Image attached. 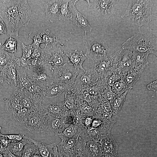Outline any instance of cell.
<instances>
[{
  "instance_id": "obj_1",
  "label": "cell",
  "mask_w": 157,
  "mask_h": 157,
  "mask_svg": "<svg viewBox=\"0 0 157 157\" xmlns=\"http://www.w3.org/2000/svg\"><path fill=\"white\" fill-rule=\"evenodd\" d=\"M31 17L27 0H0V17L10 36L18 37L19 29L28 25Z\"/></svg>"
},
{
  "instance_id": "obj_2",
  "label": "cell",
  "mask_w": 157,
  "mask_h": 157,
  "mask_svg": "<svg viewBox=\"0 0 157 157\" xmlns=\"http://www.w3.org/2000/svg\"><path fill=\"white\" fill-rule=\"evenodd\" d=\"M153 5L151 0H131L121 17L140 29L151 21Z\"/></svg>"
},
{
  "instance_id": "obj_3",
  "label": "cell",
  "mask_w": 157,
  "mask_h": 157,
  "mask_svg": "<svg viewBox=\"0 0 157 157\" xmlns=\"http://www.w3.org/2000/svg\"><path fill=\"white\" fill-rule=\"evenodd\" d=\"M122 49L157 56V38L153 34L140 30L123 43Z\"/></svg>"
},
{
  "instance_id": "obj_4",
  "label": "cell",
  "mask_w": 157,
  "mask_h": 157,
  "mask_svg": "<svg viewBox=\"0 0 157 157\" xmlns=\"http://www.w3.org/2000/svg\"><path fill=\"white\" fill-rule=\"evenodd\" d=\"M83 42L86 51L85 54L93 67L116 51L112 49L104 41L88 38L87 35L83 36Z\"/></svg>"
},
{
  "instance_id": "obj_5",
  "label": "cell",
  "mask_w": 157,
  "mask_h": 157,
  "mask_svg": "<svg viewBox=\"0 0 157 157\" xmlns=\"http://www.w3.org/2000/svg\"><path fill=\"white\" fill-rule=\"evenodd\" d=\"M48 112L45 108L36 110H29L21 125L31 133L37 134L46 132L48 125Z\"/></svg>"
},
{
  "instance_id": "obj_6",
  "label": "cell",
  "mask_w": 157,
  "mask_h": 157,
  "mask_svg": "<svg viewBox=\"0 0 157 157\" xmlns=\"http://www.w3.org/2000/svg\"><path fill=\"white\" fill-rule=\"evenodd\" d=\"M30 80L46 89L54 81L51 70L47 64L25 69Z\"/></svg>"
},
{
  "instance_id": "obj_7",
  "label": "cell",
  "mask_w": 157,
  "mask_h": 157,
  "mask_svg": "<svg viewBox=\"0 0 157 157\" xmlns=\"http://www.w3.org/2000/svg\"><path fill=\"white\" fill-rule=\"evenodd\" d=\"M60 44H49L42 49L43 58L44 64H48L51 67H56L63 65L69 62L65 55Z\"/></svg>"
},
{
  "instance_id": "obj_8",
  "label": "cell",
  "mask_w": 157,
  "mask_h": 157,
  "mask_svg": "<svg viewBox=\"0 0 157 157\" xmlns=\"http://www.w3.org/2000/svg\"><path fill=\"white\" fill-rule=\"evenodd\" d=\"M49 66L55 83L64 84L69 86L75 83L78 75V71L70 61L58 67Z\"/></svg>"
},
{
  "instance_id": "obj_9",
  "label": "cell",
  "mask_w": 157,
  "mask_h": 157,
  "mask_svg": "<svg viewBox=\"0 0 157 157\" xmlns=\"http://www.w3.org/2000/svg\"><path fill=\"white\" fill-rule=\"evenodd\" d=\"M48 125L46 133L49 135L55 136L62 132L71 124H72V113L63 117L50 116L48 114Z\"/></svg>"
},
{
  "instance_id": "obj_10",
  "label": "cell",
  "mask_w": 157,
  "mask_h": 157,
  "mask_svg": "<svg viewBox=\"0 0 157 157\" xmlns=\"http://www.w3.org/2000/svg\"><path fill=\"white\" fill-rule=\"evenodd\" d=\"M28 39L33 40V42L31 45L33 47H40V44L42 43L45 44V46L52 44H60L64 45L59 38L50 33L48 29L41 32L30 33Z\"/></svg>"
},
{
  "instance_id": "obj_11",
  "label": "cell",
  "mask_w": 157,
  "mask_h": 157,
  "mask_svg": "<svg viewBox=\"0 0 157 157\" xmlns=\"http://www.w3.org/2000/svg\"><path fill=\"white\" fill-rule=\"evenodd\" d=\"M132 51L127 49L118 50L115 61L114 71L121 72L123 75L132 67Z\"/></svg>"
},
{
  "instance_id": "obj_12",
  "label": "cell",
  "mask_w": 157,
  "mask_h": 157,
  "mask_svg": "<svg viewBox=\"0 0 157 157\" xmlns=\"http://www.w3.org/2000/svg\"><path fill=\"white\" fill-rule=\"evenodd\" d=\"M78 0H70L69 4L71 10L70 20L78 27L84 31L85 34L91 32L92 28L85 15L79 11L76 8L75 4Z\"/></svg>"
},
{
  "instance_id": "obj_13",
  "label": "cell",
  "mask_w": 157,
  "mask_h": 157,
  "mask_svg": "<svg viewBox=\"0 0 157 157\" xmlns=\"http://www.w3.org/2000/svg\"><path fill=\"white\" fill-rule=\"evenodd\" d=\"M118 51H116L93 67L97 72L100 79L108 77L114 72L115 59Z\"/></svg>"
},
{
  "instance_id": "obj_14",
  "label": "cell",
  "mask_w": 157,
  "mask_h": 157,
  "mask_svg": "<svg viewBox=\"0 0 157 157\" xmlns=\"http://www.w3.org/2000/svg\"><path fill=\"white\" fill-rule=\"evenodd\" d=\"M99 142L101 145L103 156L105 157L117 156L118 144L110 133L102 135Z\"/></svg>"
},
{
  "instance_id": "obj_15",
  "label": "cell",
  "mask_w": 157,
  "mask_h": 157,
  "mask_svg": "<svg viewBox=\"0 0 157 157\" xmlns=\"http://www.w3.org/2000/svg\"><path fill=\"white\" fill-rule=\"evenodd\" d=\"M60 0H46L44 3L45 16L53 22L59 18Z\"/></svg>"
},
{
  "instance_id": "obj_16",
  "label": "cell",
  "mask_w": 157,
  "mask_h": 157,
  "mask_svg": "<svg viewBox=\"0 0 157 157\" xmlns=\"http://www.w3.org/2000/svg\"><path fill=\"white\" fill-rule=\"evenodd\" d=\"M64 53L74 68L78 71L79 70L85 71L82 65L87 58L82 51H78L77 49L64 50Z\"/></svg>"
},
{
  "instance_id": "obj_17",
  "label": "cell",
  "mask_w": 157,
  "mask_h": 157,
  "mask_svg": "<svg viewBox=\"0 0 157 157\" xmlns=\"http://www.w3.org/2000/svg\"><path fill=\"white\" fill-rule=\"evenodd\" d=\"M78 75L80 82L86 85H94L96 84L100 79L94 67L85 71H78Z\"/></svg>"
},
{
  "instance_id": "obj_18",
  "label": "cell",
  "mask_w": 157,
  "mask_h": 157,
  "mask_svg": "<svg viewBox=\"0 0 157 157\" xmlns=\"http://www.w3.org/2000/svg\"><path fill=\"white\" fill-rule=\"evenodd\" d=\"M46 106L48 114L53 117H63L70 115L72 112L66 107L63 102L51 103Z\"/></svg>"
},
{
  "instance_id": "obj_19",
  "label": "cell",
  "mask_w": 157,
  "mask_h": 157,
  "mask_svg": "<svg viewBox=\"0 0 157 157\" xmlns=\"http://www.w3.org/2000/svg\"><path fill=\"white\" fill-rule=\"evenodd\" d=\"M78 137L61 141L57 144L58 151L64 157H73Z\"/></svg>"
},
{
  "instance_id": "obj_20",
  "label": "cell",
  "mask_w": 157,
  "mask_h": 157,
  "mask_svg": "<svg viewBox=\"0 0 157 157\" xmlns=\"http://www.w3.org/2000/svg\"><path fill=\"white\" fill-rule=\"evenodd\" d=\"M70 86L62 83L54 82L46 89L45 97L53 99L60 95L64 91L68 90Z\"/></svg>"
},
{
  "instance_id": "obj_21",
  "label": "cell",
  "mask_w": 157,
  "mask_h": 157,
  "mask_svg": "<svg viewBox=\"0 0 157 157\" xmlns=\"http://www.w3.org/2000/svg\"><path fill=\"white\" fill-rule=\"evenodd\" d=\"M133 62L131 67L143 71L149 64V54L146 53L132 51Z\"/></svg>"
},
{
  "instance_id": "obj_22",
  "label": "cell",
  "mask_w": 157,
  "mask_h": 157,
  "mask_svg": "<svg viewBox=\"0 0 157 157\" xmlns=\"http://www.w3.org/2000/svg\"><path fill=\"white\" fill-rule=\"evenodd\" d=\"M143 72L131 67L123 75V79L130 90L133 89Z\"/></svg>"
},
{
  "instance_id": "obj_23",
  "label": "cell",
  "mask_w": 157,
  "mask_h": 157,
  "mask_svg": "<svg viewBox=\"0 0 157 157\" xmlns=\"http://www.w3.org/2000/svg\"><path fill=\"white\" fill-rule=\"evenodd\" d=\"M30 141L38 147L39 152L42 157H53L54 148L55 143L47 144L33 140L28 136Z\"/></svg>"
},
{
  "instance_id": "obj_24",
  "label": "cell",
  "mask_w": 157,
  "mask_h": 157,
  "mask_svg": "<svg viewBox=\"0 0 157 157\" xmlns=\"http://www.w3.org/2000/svg\"><path fill=\"white\" fill-rule=\"evenodd\" d=\"M81 132V130L78 127L71 124L67 127L61 133L55 136L60 138L61 141H66L69 139L78 138Z\"/></svg>"
},
{
  "instance_id": "obj_25",
  "label": "cell",
  "mask_w": 157,
  "mask_h": 157,
  "mask_svg": "<svg viewBox=\"0 0 157 157\" xmlns=\"http://www.w3.org/2000/svg\"><path fill=\"white\" fill-rule=\"evenodd\" d=\"M86 157H101L103 156L101 145L99 142L89 140L85 146Z\"/></svg>"
},
{
  "instance_id": "obj_26",
  "label": "cell",
  "mask_w": 157,
  "mask_h": 157,
  "mask_svg": "<svg viewBox=\"0 0 157 157\" xmlns=\"http://www.w3.org/2000/svg\"><path fill=\"white\" fill-rule=\"evenodd\" d=\"M95 9L97 12L102 15H106L109 14L115 2L114 0H96Z\"/></svg>"
},
{
  "instance_id": "obj_27",
  "label": "cell",
  "mask_w": 157,
  "mask_h": 157,
  "mask_svg": "<svg viewBox=\"0 0 157 157\" xmlns=\"http://www.w3.org/2000/svg\"><path fill=\"white\" fill-rule=\"evenodd\" d=\"M2 72L8 81L15 88L17 86V69L11 63L1 69Z\"/></svg>"
},
{
  "instance_id": "obj_28",
  "label": "cell",
  "mask_w": 157,
  "mask_h": 157,
  "mask_svg": "<svg viewBox=\"0 0 157 157\" xmlns=\"http://www.w3.org/2000/svg\"><path fill=\"white\" fill-rule=\"evenodd\" d=\"M28 140L27 136L24 135L21 141L10 142L8 149L14 154L20 157L22 156L24 146Z\"/></svg>"
},
{
  "instance_id": "obj_29",
  "label": "cell",
  "mask_w": 157,
  "mask_h": 157,
  "mask_svg": "<svg viewBox=\"0 0 157 157\" xmlns=\"http://www.w3.org/2000/svg\"><path fill=\"white\" fill-rule=\"evenodd\" d=\"M17 86L15 88L23 90L26 89L29 85L31 80L28 78L25 69L20 72L17 70Z\"/></svg>"
},
{
  "instance_id": "obj_30",
  "label": "cell",
  "mask_w": 157,
  "mask_h": 157,
  "mask_svg": "<svg viewBox=\"0 0 157 157\" xmlns=\"http://www.w3.org/2000/svg\"><path fill=\"white\" fill-rule=\"evenodd\" d=\"M129 90L120 95H117L110 103L111 110L114 113L118 114L120 111L125 100L126 95Z\"/></svg>"
},
{
  "instance_id": "obj_31",
  "label": "cell",
  "mask_w": 157,
  "mask_h": 157,
  "mask_svg": "<svg viewBox=\"0 0 157 157\" xmlns=\"http://www.w3.org/2000/svg\"><path fill=\"white\" fill-rule=\"evenodd\" d=\"M70 0H60L59 19L64 21L70 20L71 13L69 3Z\"/></svg>"
},
{
  "instance_id": "obj_32",
  "label": "cell",
  "mask_w": 157,
  "mask_h": 157,
  "mask_svg": "<svg viewBox=\"0 0 157 157\" xmlns=\"http://www.w3.org/2000/svg\"><path fill=\"white\" fill-rule=\"evenodd\" d=\"M24 89L30 94L40 95L42 99L45 97L46 89L31 81L27 87Z\"/></svg>"
},
{
  "instance_id": "obj_33",
  "label": "cell",
  "mask_w": 157,
  "mask_h": 157,
  "mask_svg": "<svg viewBox=\"0 0 157 157\" xmlns=\"http://www.w3.org/2000/svg\"><path fill=\"white\" fill-rule=\"evenodd\" d=\"M112 91L117 95H120L130 90L122 78L117 81L111 87Z\"/></svg>"
},
{
  "instance_id": "obj_34",
  "label": "cell",
  "mask_w": 157,
  "mask_h": 157,
  "mask_svg": "<svg viewBox=\"0 0 157 157\" xmlns=\"http://www.w3.org/2000/svg\"><path fill=\"white\" fill-rule=\"evenodd\" d=\"M28 142L24 147L21 157H32V156L39 152L37 147L31 142L28 138Z\"/></svg>"
},
{
  "instance_id": "obj_35",
  "label": "cell",
  "mask_w": 157,
  "mask_h": 157,
  "mask_svg": "<svg viewBox=\"0 0 157 157\" xmlns=\"http://www.w3.org/2000/svg\"><path fill=\"white\" fill-rule=\"evenodd\" d=\"M10 63L12 64L17 70L19 69H26L28 66L27 60L22 57H17L13 54Z\"/></svg>"
},
{
  "instance_id": "obj_36",
  "label": "cell",
  "mask_w": 157,
  "mask_h": 157,
  "mask_svg": "<svg viewBox=\"0 0 157 157\" xmlns=\"http://www.w3.org/2000/svg\"><path fill=\"white\" fill-rule=\"evenodd\" d=\"M17 41L14 38L10 37L6 40L4 44L2 46L4 50L12 54L15 53L17 51Z\"/></svg>"
},
{
  "instance_id": "obj_37",
  "label": "cell",
  "mask_w": 157,
  "mask_h": 157,
  "mask_svg": "<svg viewBox=\"0 0 157 157\" xmlns=\"http://www.w3.org/2000/svg\"><path fill=\"white\" fill-rule=\"evenodd\" d=\"M11 57L7 52L3 49L2 47L0 48V69L6 67L10 63Z\"/></svg>"
},
{
  "instance_id": "obj_38",
  "label": "cell",
  "mask_w": 157,
  "mask_h": 157,
  "mask_svg": "<svg viewBox=\"0 0 157 157\" xmlns=\"http://www.w3.org/2000/svg\"><path fill=\"white\" fill-rule=\"evenodd\" d=\"M63 102L66 107L72 111L77 109L76 99L73 97L69 96L67 93L65 94V99Z\"/></svg>"
},
{
  "instance_id": "obj_39",
  "label": "cell",
  "mask_w": 157,
  "mask_h": 157,
  "mask_svg": "<svg viewBox=\"0 0 157 157\" xmlns=\"http://www.w3.org/2000/svg\"><path fill=\"white\" fill-rule=\"evenodd\" d=\"M122 73L119 71L115 70L113 73L107 77V83L110 87L117 81L121 80L123 77Z\"/></svg>"
},
{
  "instance_id": "obj_40",
  "label": "cell",
  "mask_w": 157,
  "mask_h": 157,
  "mask_svg": "<svg viewBox=\"0 0 157 157\" xmlns=\"http://www.w3.org/2000/svg\"><path fill=\"white\" fill-rule=\"evenodd\" d=\"M22 49V58L27 60L31 58L33 50V48L31 44L25 45L23 43L21 44Z\"/></svg>"
},
{
  "instance_id": "obj_41",
  "label": "cell",
  "mask_w": 157,
  "mask_h": 157,
  "mask_svg": "<svg viewBox=\"0 0 157 157\" xmlns=\"http://www.w3.org/2000/svg\"><path fill=\"white\" fill-rule=\"evenodd\" d=\"M2 136L7 139L10 142H15L21 141L23 138V134L2 135Z\"/></svg>"
},
{
  "instance_id": "obj_42",
  "label": "cell",
  "mask_w": 157,
  "mask_h": 157,
  "mask_svg": "<svg viewBox=\"0 0 157 157\" xmlns=\"http://www.w3.org/2000/svg\"><path fill=\"white\" fill-rule=\"evenodd\" d=\"M94 117V116H88L84 119L83 124L86 129L91 126Z\"/></svg>"
},
{
  "instance_id": "obj_43",
  "label": "cell",
  "mask_w": 157,
  "mask_h": 157,
  "mask_svg": "<svg viewBox=\"0 0 157 157\" xmlns=\"http://www.w3.org/2000/svg\"><path fill=\"white\" fill-rule=\"evenodd\" d=\"M157 80L154 81L147 85V87L149 90H152L155 92H157Z\"/></svg>"
},
{
  "instance_id": "obj_44",
  "label": "cell",
  "mask_w": 157,
  "mask_h": 157,
  "mask_svg": "<svg viewBox=\"0 0 157 157\" xmlns=\"http://www.w3.org/2000/svg\"><path fill=\"white\" fill-rule=\"evenodd\" d=\"M7 34L6 26L3 21L0 17V35Z\"/></svg>"
},
{
  "instance_id": "obj_45",
  "label": "cell",
  "mask_w": 157,
  "mask_h": 157,
  "mask_svg": "<svg viewBox=\"0 0 157 157\" xmlns=\"http://www.w3.org/2000/svg\"><path fill=\"white\" fill-rule=\"evenodd\" d=\"M9 84L5 77L0 72V88Z\"/></svg>"
},
{
  "instance_id": "obj_46",
  "label": "cell",
  "mask_w": 157,
  "mask_h": 157,
  "mask_svg": "<svg viewBox=\"0 0 157 157\" xmlns=\"http://www.w3.org/2000/svg\"><path fill=\"white\" fill-rule=\"evenodd\" d=\"M2 135L0 137V143L4 147L8 148L10 142L6 138L2 136Z\"/></svg>"
},
{
  "instance_id": "obj_47",
  "label": "cell",
  "mask_w": 157,
  "mask_h": 157,
  "mask_svg": "<svg viewBox=\"0 0 157 157\" xmlns=\"http://www.w3.org/2000/svg\"><path fill=\"white\" fill-rule=\"evenodd\" d=\"M87 91L91 95H95L98 93V90L96 87L93 86L88 88Z\"/></svg>"
},
{
  "instance_id": "obj_48",
  "label": "cell",
  "mask_w": 157,
  "mask_h": 157,
  "mask_svg": "<svg viewBox=\"0 0 157 157\" xmlns=\"http://www.w3.org/2000/svg\"><path fill=\"white\" fill-rule=\"evenodd\" d=\"M53 157H64L58 151L57 144L54 148Z\"/></svg>"
},
{
  "instance_id": "obj_49",
  "label": "cell",
  "mask_w": 157,
  "mask_h": 157,
  "mask_svg": "<svg viewBox=\"0 0 157 157\" xmlns=\"http://www.w3.org/2000/svg\"><path fill=\"white\" fill-rule=\"evenodd\" d=\"M7 157H21L17 156L13 154L8 149V154L7 155Z\"/></svg>"
},
{
  "instance_id": "obj_50",
  "label": "cell",
  "mask_w": 157,
  "mask_h": 157,
  "mask_svg": "<svg viewBox=\"0 0 157 157\" xmlns=\"http://www.w3.org/2000/svg\"><path fill=\"white\" fill-rule=\"evenodd\" d=\"M32 157H42L39 154V152L34 154Z\"/></svg>"
},
{
  "instance_id": "obj_51",
  "label": "cell",
  "mask_w": 157,
  "mask_h": 157,
  "mask_svg": "<svg viewBox=\"0 0 157 157\" xmlns=\"http://www.w3.org/2000/svg\"><path fill=\"white\" fill-rule=\"evenodd\" d=\"M0 157H5V155L0 153Z\"/></svg>"
},
{
  "instance_id": "obj_52",
  "label": "cell",
  "mask_w": 157,
  "mask_h": 157,
  "mask_svg": "<svg viewBox=\"0 0 157 157\" xmlns=\"http://www.w3.org/2000/svg\"><path fill=\"white\" fill-rule=\"evenodd\" d=\"M2 129V127L1 126H0V137H1V130Z\"/></svg>"
},
{
  "instance_id": "obj_53",
  "label": "cell",
  "mask_w": 157,
  "mask_h": 157,
  "mask_svg": "<svg viewBox=\"0 0 157 157\" xmlns=\"http://www.w3.org/2000/svg\"><path fill=\"white\" fill-rule=\"evenodd\" d=\"M2 45H1V42H0V48H1V47H2Z\"/></svg>"
},
{
  "instance_id": "obj_54",
  "label": "cell",
  "mask_w": 157,
  "mask_h": 157,
  "mask_svg": "<svg viewBox=\"0 0 157 157\" xmlns=\"http://www.w3.org/2000/svg\"><path fill=\"white\" fill-rule=\"evenodd\" d=\"M101 157H105L103 156H102ZM116 157H118L117 156H116Z\"/></svg>"
}]
</instances>
